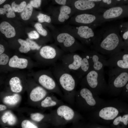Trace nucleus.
<instances>
[{
	"instance_id": "f257e3e1",
	"label": "nucleus",
	"mask_w": 128,
	"mask_h": 128,
	"mask_svg": "<svg viewBox=\"0 0 128 128\" xmlns=\"http://www.w3.org/2000/svg\"><path fill=\"white\" fill-rule=\"evenodd\" d=\"M92 50L102 54L112 55L120 51L122 43L117 26L104 27L96 33Z\"/></svg>"
},
{
	"instance_id": "f03ea898",
	"label": "nucleus",
	"mask_w": 128,
	"mask_h": 128,
	"mask_svg": "<svg viewBox=\"0 0 128 128\" xmlns=\"http://www.w3.org/2000/svg\"><path fill=\"white\" fill-rule=\"evenodd\" d=\"M52 70L53 74L63 94V99L70 104L74 105L77 84L76 78L70 72L64 68L61 64L54 65Z\"/></svg>"
},
{
	"instance_id": "7ed1b4c3",
	"label": "nucleus",
	"mask_w": 128,
	"mask_h": 128,
	"mask_svg": "<svg viewBox=\"0 0 128 128\" xmlns=\"http://www.w3.org/2000/svg\"><path fill=\"white\" fill-rule=\"evenodd\" d=\"M123 110L121 102L118 100L105 101L99 108L90 112L89 118L92 122L105 125H110Z\"/></svg>"
},
{
	"instance_id": "20e7f679",
	"label": "nucleus",
	"mask_w": 128,
	"mask_h": 128,
	"mask_svg": "<svg viewBox=\"0 0 128 128\" xmlns=\"http://www.w3.org/2000/svg\"><path fill=\"white\" fill-rule=\"evenodd\" d=\"M105 101L87 88L81 87L76 92L74 104L81 111L91 112L99 108Z\"/></svg>"
},
{
	"instance_id": "39448f33",
	"label": "nucleus",
	"mask_w": 128,
	"mask_h": 128,
	"mask_svg": "<svg viewBox=\"0 0 128 128\" xmlns=\"http://www.w3.org/2000/svg\"><path fill=\"white\" fill-rule=\"evenodd\" d=\"M80 85L81 87L87 88L97 95L106 92L107 88L104 72L93 69L90 71L82 78Z\"/></svg>"
},
{
	"instance_id": "423d86ee",
	"label": "nucleus",
	"mask_w": 128,
	"mask_h": 128,
	"mask_svg": "<svg viewBox=\"0 0 128 128\" xmlns=\"http://www.w3.org/2000/svg\"><path fill=\"white\" fill-rule=\"evenodd\" d=\"M110 68L106 92L111 96H117L128 82V72L125 69L117 67Z\"/></svg>"
},
{
	"instance_id": "0eeeda50",
	"label": "nucleus",
	"mask_w": 128,
	"mask_h": 128,
	"mask_svg": "<svg viewBox=\"0 0 128 128\" xmlns=\"http://www.w3.org/2000/svg\"><path fill=\"white\" fill-rule=\"evenodd\" d=\"M54 116V123L58 126L71 123H75L83 119L80 114L70 106L64 104L58 106Z\"/></svg>"
},
{
	"instance_id": "6e6552de",
	"label": "nucleus",
	"mask_w": 128,
	"mask_h": 128,
	"mask_svg": "<svg viewBox=\"0 0 128 128\" xmlns=\"http://www.w3.org/2000/svg\"><path fill=\"white\" fill-rule=\"evenodd\" d=\"M64 52L55 45H45L37 51L35 57L38 63L42 65L54 64L64 54Z\"/></svg>"
},
{
	"instance_id": "1a4fd4ad",
	"label": "nucleus",
	"mask_w": 128,
	"mask_h": 128,
	"mask_svg": "<svg viewBox=\"0 0 128 128\" xmlns=\"http://www.w3.org/2000/svg\"><path fill=\"white\" fill-rule=\"evenodd\" d=\"M57 44L64 52H75L78 51L86 52L89 50L76 41L73 36L68 33H60L55 37Z\"/></svg>"
},
{
	"instance_id": "9d476101",
	"label": "nucleus",
	"mask_w": 128,
	"mask_h": 128,
	"mask_svg": "<svg viewBox=\"0 0 128 128\" xmlns=\"http://www.w3.org/2000/svg\"><path fill=\"white\" fill-rule=\"evenodd\" d=\"M39 75L38 81L40 85L46 90L52 91L63 99V95L55 78L48 70H42L38 72Z\"/></svg>"
},
{
	"instance_id": "9b49d317",
	"label": "nucleus",
	"mask_w": 128,
	"mask_h": 128,
	"mask_svg": "<svg viewBox=\"0 0 128 128\" xmlns=\"http://www.w3.org/2000/svg\"><path fill=\"white\" fill-rule=\"evenodd\" d=\"M60 59L61 64L64 68L70 71L75 73L79 69L82 57L75 52L63 55Z\"/></svg>"
},
{
	"instance_id": "f8f14e48",
	"label": "nucleus",
	"mask_w": 128,
	"mask_h": 128,
	"mask_svg": "<svg viewBox=\"0 0 128 128\" xmlns=\"http://www.w3.org/2000/svg\"><path fill=\"white\" fill-rule=\"evenodd\" d=\"M33 64L31 60L27 57L14 55L11 57L8 64L5 69L10 70L12 69H30L33 66Z\"/></svg>"
},
{
	"instance_id": "ddd939ff",
	"label": "nucleus",
	"mask_w": 128,
	"mask_h": 128,
	"mask_svg": "<svg viewBox=\"0 0 128 128\" xmlns=\"http://www.w3.org/2000/svg\"><path fill=\"white\" fill-rule=\"evenodd\" d=\"M107 60L108 66L128 69V53L120 51L110 56Z\"/></svg>"
},
{
	"instance_id": "4468645a",
	"label": "nucleus",
	"mask_w": 128,
	"mask_h": 128,
	"mask_svg": "<svg viewBox=\"0 0 128 128\" xmlns=\"http://www.w3.org/2000/svg\"><path fill=\"white\" fill-rule=\"evenodd\" d=\"M89 53L91 59L93 69L104 72V67L108 66L107 60L95 50H89Z\"/></svg>"
},
{
	"instance_id": "2eb2a0df",
	"label": "nucleus",
	"mask_w": 128,
	"mask_h": 128,
	"mask_svg": "<svg viewBox=\"0 0 128 128\" xmlns=\"http://www.w3.org/2000/svg\"><path fill=\"white\" fill-rule=\"evenodd\" d=\"M95 34L91 28L87 26H81L78 27L76 36L84 43L89 44L92 43Z\"/></svg>"
},
{
	"instance_id": "dca6fc26",
	"label": "nucleus",
	"mask_w": 128,
	"mask_h": 128,
	"mask_svg": "<svg viewBox=\"0 0 128 128\" xmlns=\"http://www.w3.org/2000/svg\"><path fill=\"white\" fill-rule=\"evenodd\" d=\"M89 51L84 53L81 55L82 60L80 67L75 72L78 79H81L89 72L93 69L91 59Z\"/></svg>"
},
{
	"instance_id": "f3484780",
	"label": "nucleus",
	"mask_w": 128,
	"mask_h": 128,
	"mask_svg": "<svg viewBox=\"0 0 128 128\" xmlns=\"http://www.w3.org/2000/svg\"><path fill=\"white\" fill-rule=\"evenodd\" d=\"M101 14L84 13L77 15L75 20L78 23L82 24H89L94 23L98 25L101 23Z\"/></svg>"
},
{
	"instance_id": "a211bd4d",
	"label": "nucleus",
	"mask_w": 128,
	"mask_h": 128,
	"mask_svg": "<svg viewBox=\"0 0 128 128\" xmlns=\"http://www.w3.org/2000/svg\"><path fill=\"white\" fill-rule=\"evenodd\" d=\"M75 7L78 9L82 11L94 10L99 14L102 13L105 10L102 8H96V4L93 1L88 0H78L74 3Z\"/></svg>"
},
{
	"instance_id": "6ab92c4d",
	"label": "nucleus",
	"mask_w": 128,
	"mask_h": 128,
	"mask_svg": "<svg viewBox=\"0 0 128 128\" xmlns=\"http://www.w3.org/2000/svg\"><path fill=\"white\" fill-rule=\"evenodd\" d=\"M47 93L46 89L41 86H38L31 91L30 95V99L32 101H37L42 100Z\"/></svg>"
},
{
	"instance_id": "aec40b11",
	"label": "nucleus",
	"mask_w": 128,
	"mask_h": 128,
	"mask_svg": "<svg viewBox=\"0 0 128 128\" xmlns=\"http://www.w3.org/2000/svg\"><path fill=\"white\" fill-rule=\"evenodd\" d=\"M122 112L119 114L112 121L109 125L110 127L120 128L128 125V113L122 114Z\"/></svg>"
},
{
	"instance_id": "412c9836",
	"label": "nucleus",
	"mask_w": 128,
	"mask_h": 128,
	"mask_svg": "<svg viewBox=\"0 0 128 128\" xmlns=\"http://www.w3.org/2000/svg\"><path fill=\"white\" fill-rule=\"evenodd\" d=\"M0 30L7 38L13 37L16 35V32L14 28L7 22L3 21L0 23Z\"/></svg>"
},
{
	"instance_id": "4be33fe9",
	"label": "nucleus",
	"mask_w": 128,
	"mask_h": 128,
	"mask_svg": "<svg viewBox=\"0 0 128 128\" xmlns=\"http://www.w3.org/2000/svg\"><path fill=\"white\" fill-rule=\"evenodd\" d=\"M64 104L62 100L55 96H47L41 102V106L46 108L55 106H59Z\"/></svg>"
},
{
	"instance_id": "5701e85b",
	"label": "nucleus",
	"mask_w": 128,
	"mask_h": 128,
	"mask_svg": "<svg viewBox=\"0 0 128 128\" xmlns=\"http://www.w3.org/2000/svg\"><path fill=\"white\" fill-rule=\"evenodd\" d=\"M9 84L11 90L13 92H19L22 90L21 81L18 76H15L11 78L9 81Z\"/></svg>"
},
{
	"instance_id": "b1692460",
	"label": "nucleus",
	"mask_w": 128,
	"mask_h": 128,
	"mask_svg": "<svg viewBox=\"0 0 128 128\" xmlns=\"http://www.w3.org/2000/svg\"><path fill=\"white\" fill-rule=\"evenodd\" d=\"M71 12V8L69 6L65 5L61 6L58 17L59 21L61 22H63L65 19H68L69 17L68 15L70 14Z\"/></svg>"
},
{
	"instance_id": "393cba45",
	"label": "nucleus",
	"mask_w": 128,
	"mask_h": 128,
	"mask_svg": "<svg viewBox=\"0 0 128 128\" xmlns=\"http://www.w3.org/2000/svg\"><path fill=\"white\" fill-rule=\"evenodd\" d=\"M0 14L2 15L5 14L6 17L9 18H14L15 16L14 11L11 6L8 4L4 5L3 8H0Z\"/></svg>"
},
{
	"instance_id": "a878e982",
	"label": "nucleus",
	"mask_w": 128,
	"mask_h": 128,
	"mask_svg": "<svg viewBox=\"0 0 128 128\" xmlns=\"http://www.w3.org/2000/svg\"><path fill=\"white\" fill-rule=\"evenodd\" d=\"M1 119L4 123L8 122L11 125H14L16 123V119L11 113L9 112L5 113L1 117Z\"/></svg>"
},
{
	"instance_id": "bb28decb",
	"label": "nucleus",
	"mask_w": 128,
	"mask_h": 128,
	"mask_svg": "<svg viewBox=\"0 0 128 128\" xmlns=\"http://www.w3.org/2000/svg\"><path fill=\"white\" fill-rule=\"evenodd\" d=\"M18 41L20 45L18 49V51L20 53L27 54L31 50L26 40L21 38L18 40Z\"/></svg>"
},
{
	"instance_id": "cd10ccee",
	"label": "nucleus",
	"mask_w": 128,
	"mask_h": 128,
	"mask_svg": "<svg viewBox=\"0 0 128 128\" xmlns=\"http://www.w3.org/2000/svg\"><path fill=\"white\" fill-rule=\"evenodd\" d=\"M33 10V7L30 3H28L21 13L22 18L24 20H28L32 15Z\"/></svg>"
},
{
	"instance_id": "c85d7f7f",
	"label": "nucleus",
	"mask_w": 128,
	"mask_h": 128,
	"mask_svg": "<svg viewBox=\"0 0 128 128\" xmlns=\"http://www.w3.org/2000/svg\"><path fill=\"white\" fill-rule=\"evenodd\" d=\"M20 96L16 94L13 95L5 96L4 99L3 101L5 104L9 105H14L17 104L20 101Z\"/></svg>"
},
{
	"instance_id": "c756f323",
	"label": "nucleus",
	"mask_w": 128,
	"mask_h": 128,
	"mask_svg": "<svg viewBox=\"0 0 128 128\" xmlns=\"http://www.w3.org/2000/svg\"><path fill=\"white\" fill-rule=\"evenodd\" d=\"M11 56L6 52L0 55V65L1 69H4L8 65Z\"/></svg>"
},
{
	"instance_id": "7c9ffc66",
	"label": "nucleus",
	"mask_w": 128,
	"mask_h": 128,
	"mask_svg": "<svg viewBox=\"0 0 128 128\" xmlns=\"http://www.w3.org/2000/svg\"><path fill=\"white\" fill-rule=\"evenodd\" d=\"M26 5V2L25 1L22 2L19 4H16L15 1H14L12 3L11 6L14 12L20 13L23 11Z\"/></svg>"
},
{
	"instance_id": "2f4dec72",
	"label": "nucleus",
	"mask_w": 128,
	"mask_h": 128,
	"mask_svg": "<svg viewBox=\"0 0 128 128\" xmlns=\"http://www.w3.org/2000/svg\"><path fill=\"white\" fill-rule=\"evenodd\" d=\"M26 40L31 50L37 51L42 46L41 45H39L35 41L28 38H27Z\"/></svg>"
},
{
	"instance_id": "473e14b6",
	"label": "nucleus",
	"mask_w": 128,
	"mask_h": 128,
	"mask_svg": "<svg viewBox=\"0 0 128 128\" xmlns=\"http://www.w3.org/2000/svg\"><path fill=\"white\" fill-rule=\"evenodd\" d=\"M34 26L38 33L44 37L47 36L48 34L47 31L43 27L41 24L37 23L35 24Z\"/></svg>"
},
{
	"instance_id": "72a5a7b5",
	"label": "nucleus",
	"mask_w": 128,
	"mask_h": 128,
	"mask_svg": "<svg viewBox=\"0 0 128 128\" xmlns=\"http://www.w3.org/2000/svg\"><path fill=\"white\" fill-rule=\"evenodd\" d=\"M38 21L40 23L45 22L50 23L51 21L50 17L42 13H39L37 16Z\"/></svg>"
},
{
	"instance_id": "f704fd0d",
	"label": "nucleus",
	"mask_w": 128,
	"mask_h": 128,
	"mask_svg": "<svg viewBox=\"0 0 128 128\" xmlns=\"http://www.w3.org/2000/svg\"><path fill=\"white\" fill-rule=\"evenodd\" d=\"M45 117V115L39 113L32 114H31V118L33 120L39 122L41 121Z\"/></svg>"
},
{
	"instance_id": "c9c22d12",
	"label": "nucleus",
	"mask_w": 128,
	"mask_h": 128,
	"mask_svg": "<svg viewBox=\"0 0 128 128\" xmlns=\"http://www.w3.org/2000/svg\"><path fill=\"white\" fill-rule=\"evenodd\" d=\"M23 128H37L38 127L34 124L29 121L25 120H23L21 124Z\"/></svg>"
},
{
	"instance_id": "e433bc0d",
	"label": "nucleus",
	"mask_w": 128,
	"mask_h": 128,
	"mask_svg": "<svg viewBox=\"0 0 128 128\" xmlns=\"http://www.w3.org/2000/svg\"><path fill=\"white\" fill-rule=\"evenodd\" d=\"M28 38L31 40L37 39L40 37L39 33L36 31L33 30L27 33Z\"/></svg>"
},
{
	"instance_id": "4c0bfd02",
	"label": "nucleus",
	"mask_w": 128,
	"mask_h": 128,
	"mask_svg": "<svg viewBox=\"0 0 128 128\" xmlns=\"http://www.w3.org/2000/svg\"><path fill=\"white\" fill-rule=\"evenodd\" d=\"M41 2V0H31L30 3L33 7L38 8L40 6Z\"/></svg>"
},
{
	"instance_id": "58836bf2",
	"label": "nucleus",
	"mask_w": 128,
	"mask_h": 128,
	"mask_svg": "<svg viewBox=\"0 0 128 128\" xmlns=\"http://www.w3.org/2000/svg\"><path fill=\"white\" fill-rule=\"evenodd\" d=\"M55 2L58 4L64 5L66 4V0H55Z\"/></svg>"
},
{
	"instance_id": "ea45409f",
	"label": "nucleus",
	"mask_w": 128,
	"mask_h": 128,
	"mask_svg": "<svg viewBox=\"0 0 128 128\" xmlns=\"http://www.w3.org/2000/svg\"><path fill=\"white\" fill-rule=\"evenodd\" d=\"M6 52L5 48L3 45L1 44H0V55Z\"/></svg>"
},
{
	"instance_id": "a19ab883",
	"label": "nucleus",
	"mask_w": 128,
	"mask_h": 128,
	"mask_svg": "<svg viewBox=\"0 0 128 128\" xmlns=\"http://www.w3.org/2000/svg\"><path fill=\"white\" fill-rule=\"evenodd\" d=\"M122 37L124 40H127L128 37V30L125 32L123 34Z\"/></svg>"
},
{
	"instance_id": "79ce46f5",
	"label": "nucleus",
	"mask_w": 128,
	"mask_h": 128,
	"mask_svg": "<svg viewBox=\"0 0 128 128\" xmlns=\"http://www.w3.org/2000/svg\"><path fill=\"white\" fill-rule=\"evenodd\" d=\"M7 108L6 107L5 105L0 104V111L4 110Z\"/></svg>"
},
{
	"instance_id": "37998d69",
	"label": "nucleus",
	"mask_w": 128,
	"mask_h": 128,
	"mask_svg": "<svg viewBox=\"0 0 128 128\" xmlns=\"http://www.w3.org/2000/svg\"><path fill=\"white\" fill-rule=\"evenodd\" d=\"M124 87L125 88V91L128 93V82Z\"/></svg>"
},
{
	"instance_id": "c03bdc74",
	"label": "nucleus",
	"mask_w": 128,
	"mask_h": 128,
	"mask_svg": "<svg viewBox=\"0 0 128 128\" xmlns=\"http://www.w3.org/2000/svg\"><path fill=\"white\" fill-rule=\"evenodd\" d=\"M90 1H93V2H99L102 1V0H88Z\"/></svg>"
},
{
	"instance_id": "a18cd8bd",
	"label": "nucleus",
	"mask_w": 128,
	"mask_h": 128,
	"mask_svg": "<svg viewBox=\"0 0 128 128\" xmlns=\"http://www.w3.org/2000/svg\"><path fill=\"white\" fill-rule=\"evenodd\" d=\"M6 0H0V5H1Z\"/></svg>"
},
{
	"instance_id": "49530a36",
	"label": "nucleus",
	"mask_w": 128,
	"mask_h": 128,
	"mask_svg": "<svg viewBox=\"0 0 128 128\" xmlns=\"http://www.w3.org/2000/svg\"><path fill=\"white\" fill-rule=\"evenodd\" d=\"M116 0L117 1H120L121 0Z\"/></svg>"
},
{
	"instance_id": "de8ad7c7",
	"label": "nucleus",
	"mask_w": 128,
	"mask_h": 128,
	"mask_svg": "<svg viewBox=\"0 0 128 128\" xmlns=\"http://www.w3.org/2000/svg\"><path fill=\"white\" fill-rule=\"evenodd\" d=\"M127 39L128 40V38H127Z\"/></svg>"
}]
</instances>
